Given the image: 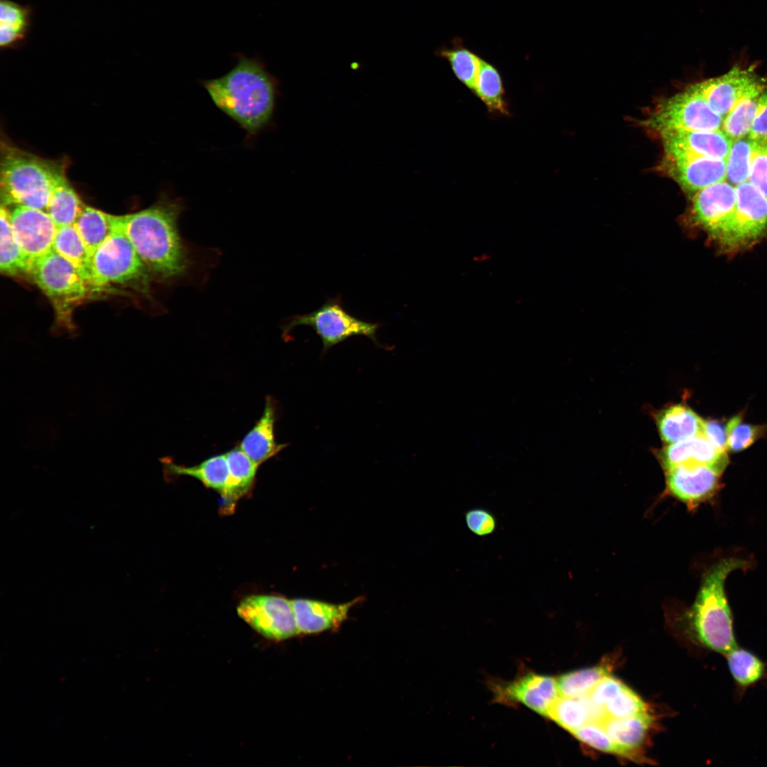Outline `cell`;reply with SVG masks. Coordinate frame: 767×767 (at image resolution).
I'll use <instances>...</instances> for the list:
<instances>
[{"instance_id":"cell-1","label":"cell","mask_w":767,"mask_h":767,"mask_svg":"<svg viewBox=\"0 0 767 767\" xmlns=\"http://www.w3.org/2000/svg\"><path fill=\"white\" fill-rule=\"evenodd\" d=\"M184 209L181 199L164 195L143 210L114 215V229L126 236L149 273L163 281L183 277L192 263L178 227Z\"/></svg>"},{"instance_id":"cell-2","label":"cell","mask_w":767,"mask_h":767,"mask_svg":"<svg viewBox=\"0 0 767 767\" xmlns=\"http://www.w3.org/2000/svg\"><path fill=\"white\" fill-rule=\"evenodd\" d=\"M236 58L229 72L202 85L218 109L254 135L272 119L278 81L259 58L243 54Z\"/></svg>"},{"instance_id":"cell-3","label":"cell","mask_w":767,"mask_h":767,"mask_svg":"<svg viewBox=\"0 0 767 767\" xmlns=\"http://www.w3.org/2000/svg\"><path fill=\"white\" fill-rule=\"evenodd\" d=\"M749 567L747 560L728 557L705 573L690 613L695 638L705 648L725 656L737 646L724 584L731 572Z\"/></svg>"},{"instance_id":"cell-4","label":"cell","mask_w":767,"mask_h":767,"mask_svg":"<svg viewBox=\"0 0 767 767\" xmlns=\"http://www.w3.org/2000/svg\"><path fill=\"white\" fill-rule=\"evenodd\" d=\"M1 205L45 210L58 179L65 173L62 162L45 159L7 143L1 148Z\"/></svg>"},{"instance_id":"cell-5","label":"cell","mask_w":767,"mask_h":767,"mask_svg":"<svg viewBox=\"0 0 767 767\" xmlns=\"http://www.w3.org/2000/svg\"><path fill=\"white\" fill-rule=\"evenodd\" d=\"M28 273L49 298L59 317H68L73 306L97 291L80 269L53 250L36 260Z\"/></svg>"},{"instance_id":"cell-6","label":"cell","mask_w":767,"mask_h":767,"mask_svg":"<svg viewBox=\"0 0 767 767\" xmlns=\"http://www.w3.org/2000/svg\"><path fill=\"white\" fill-rule=\"evenodd\" d=\"M724 118L691 86L658 103L645 126L661 135L670 132L722 130Z\"/></svg>"},{"instance_id":"cell-7","label":"cell","mask_w":767,"mask_h":767,"mask_svg":"<svg viewBox=\"0 0 767 767\" xmlns=\"http://www.w3.org/2000/svg\"><path fill=\"white\" fill-rule=\"evenodd\" d=\"M298 325L311 327L322 343V353L333 346L354 336H364L380 346L376 332L381 325L362 320L349 313L343 307L342 297L328 299L320 308L304 315H296L283 327V335Z\"/></svg>"},{"instance_id":"cell-8","label":"cell","mask_w":767,"mask_h":767,"mask_svg":"<svg viewBox=\"0 0 767 767\" xmlns=\"http://www.w3.org/2000/svg\"><path fill=\"white\" fill-rule=\"evenodd\" d=\"M148 273L126 236L115 229L91 257L89 277L97 291L136 281L146 287Z\"/></svg>"},{"instance_id":"cell-9","label":"cell","mask_w":767,"mask_h":767,"mask_svg":"<svg viewBox=\"0 0 767 767\" xmlns=\"http://www.w3.org/2000/svg\"><path fill=\"white\" fill-rule=\"evenodd\" d=\"M733 216L717 241L730 251L742 249L767 235V197L749 181L736 186Z\"/></svg>"},{"instance_id":"cell-10","label":"cell","mask_w":767,"mask_h":767,"mask_svg":"<svg viewBox=\"0 0 767 767\" xmlns=\"http://www.w3.org/2000/svg\"><path fill=\"white\" fill-rule=\"evenodd\" d=\"M237 614L251 627L269 639L281 641L299 635L289 600L276 595H251L237 607Z\"/></svg>"},{"instance_id":"cell-11","label":"cell","mask_w":767,"mask_h":767,"mask_svg":"<svg viewBox=\"0 0 767 767\" xmlns=\"http://www.w3.org/2000/svg\"><path fill=\"white\" fill-rule=\"evenodd\" d=\"M723 118L744 97L764 90V80L751 66L736 65L727 72L690 85Z\"/></svg>"},{"instance_id":"cell-12","label":"cell","mask_w":767,"mask_h":767,"mask_svg":"<svg viewBox=\"0 0 767 767\" xmlns=\"http://www.w3.org/2000/svg\"><path fill=\"white\" fill-rule=\"evenodd\" d=\"M491 687L496 701L505 705L521 704L546 717L560 696L556 678L533 672L510 682H494Z\"/></svg>"},{"instance_id":"cell-13","label":"cell","mask_w":767,"mask_h":767,"mask_svg":"<svg viewBox=\"0 0 767 767\" xmlns=\"http://www.w3.org/2000/svg\"><path fill=\"white\" fill-rule=\"evenodd\" d=\"M736 199V187L727 180L709 185L694 194L691 220L717 241L733 216Z\"/></svg>"},{"instance_id":"cell-14","label":"cell","mask_w":767,"mask_h":767,"mask_svg":"<svg viewBox=\"0 0 767 767\" xmlns=\"http://www.w3.org/2000/svg\"><path fill=\"white\" fill-rule=\"evenodd\" d=\"M10 221L30 268L36 260L52 251L58 227L46 211L20 205L10 212Z\"/></svg>"},{"instance_id":"cell-15","label":"cell","mask_w":767,"mask_h":767,"mask_svg":"<svg viewBox=\"0 0 767 767\" xmlns=\"http://www.w3.org/2000/svg\"><path fill=\"white\" fill-rule=\"evenodd\" d=\"M666 472L670 494L692 508L712 498L719 486L721 474L705 464L684 463Z\"/></svg>"},{"instance_id":"cell-16","label":"cell","mask_w":767,"mask_h":767,"mask_svg":"<svg viewBox=\"0 0 767 767\" xmlns=\"http://www.w3.org/2000/svg\"><path fill=\"white\" fill-rule=\"evenodd\" d=\"M660 136L665 156L672 158L704 157L727 161L732 143L722 130L670 132Z\"/></svg>"},{"instance_id":"cell-17","label":"cell","mask_w":767,"mask_h":767,"mask_svg":"<svg viewBox=\"0 0 767 767\" xmlns=\"http://www.w3.org/2000/svg\"><path fill=\"white\" fill-rule=\"evenodd\" d=\"M660 168L684 190L695 194L726 180L727 161L704 157L672 158L665 156Z\"/></svg>"},{"instance_id":"cell-18","label":"cell","mask_w":767,"mask_h":767,"mask_svg":"<svg viewBox=\"0 0 767 767\" xmlns=\"http://www.w3.org/2000/svg\"><path fill=\"white\" fill-rule=\"evenodd\" d=\"M357 599L332 604L309 599L291 600L299 634H312L339 628Z\"/></svg>"},{"instance_id":"cell-19","label":"cell","mask_w":767,"mask_h":767,"mask_svg":"<svg viewBox=\"0 0 767 767\" xmlns=\"http://www.w3.org/2000/svg\"><path fill=\"white\" fill-rule=\"evenodd\" d=\"M658 455L665 470L684 463H697L721 474L729 462L726 452L718 450L704 435L668 444Z\"/></svg>"},{"instance_id":"cell-20","label":"cell","mask_w":767,"mask_h":767,"mask_svg":"<svg viewBox=\"0 0 767 767\" xmlns=\"http://www.w3.org/2000/svg\"><path fill=\"white\" fill-rule=\"evenodd\" d=\"M276 408L272 398L266 399L260 418L246 434L239 447L259 465L273 457L286 445L275 440Z\"/></svg>"},{"instance_id":"cell-21","label":"cell","mask_w":767,"mask_h":767,"mask_svg":"<svg viewBox=\"0 0 767 767\" xmlns=\"http://www.w3.org/2000/svg\"><path fill=\"white\" fill-rule=\"evenodd\" d=\"M656 423L661 439L673 444L703 435L705 421L690 408L678 404L659 412Z\"/></svg>"},{"instance_id":"cell-22","label":"cell","mask_w":767,"mask_h":767,"mask_svg":"<svg viewBox=\"0 0 767 767\" xmlns=\"http://www.w3.org/2000/svg\"><path fill=\"white\" fill-rule=\"evenodd\" d=\"M164 470L173 476H188L197 479L205 486L219 492L222 496L225 492L228 478L229 467L225 454L214 455L204 460L200 464L186 467L178 464L170 460H163Z\"/></svg>"},{"instance_id":"cell-23","label":"cell","mask_w":767,"mask_h":767,"mask_svg":"<svg viewBox=\"0 0 767 767\" xmlns=\"http://www.w3.org/2000/svg\"><path fill=\"white\" fill-rule=\"evenodd\" d=\"M32 11L10 0L0 1V45L13 48L22 45L31 23Z\"/></svg>"},{"instance_id":"cell-24","label":"cell","mask_w":767,"mask_h":767,"mask_svg":"<svg viewBox=\"0 0 767 767\" xmlns=\"http://www.w3.org/2000/svg\"><path fill=\"white\" fill-rule=\"evenodd\" d=\"M224 454L229 467V478L222 496L234 501L247 494L252 488L259 465L239 446Z\"/></svg>"},{"instance_id":"cell-25","label":"cell","mask_w":767,"mask_h":767,"mask_svg":"<svg viewBox=\"0 0 767 767\" xmlns=\"http://www.w3.org/2000/svg\"><path fill=\"white\" fill-rule=\"evenodd\" d=\"M651 722V717L645 712L626 718L607 717L602 724L613 741L635 754L643 742Z\"/></svg>"},{"instance_id":"cell-26","label":"cell","mask_w":767,"mask_h":767,"mask_svg":"<svg viewBox=\"0 0 767 767\" xmlns=\"http://www.w3.org/2000/svg\"><path fill=\"white\" fill-rule=\"evenodd\" d=\"M85 206L64 173L53 188L45 211L60 227L72 225Z\"/></svg>"},{"instance_id":"cell-27","label":"cell","mask_w":767,"mask_h":767,"mask_svg":"<svg viewBox=\"0 0 767 767\" xmlns=\"http://www.w3.org/2000/svg\"><path fill=\"white\" fill-rule=\"evenodd\" d=\"M73 225L92 257L114 231V215L85 205Z\"/></svg>"},{"instance_id":"cell-28","label":"cell","mask_w":767,"mask_h":767,"mask_svg":"<svg viewBox=\"0 0 767 767\" xmlns=\"http://www.w3.org/2000/svg\"><path fill=\"white\" fill-rule=\"evenodd\" d=\"M474 93L489 111L504 115L508 114L500 73L492 64L483 59L481 61Z\"/></svg>"},{"instance_id":"cell-29","label":"cell","mask_w":767,"mask_h":767,"mask_svg":"<svg viewBox=\"0 0 767 767\" xmlns=\"http://www.w3.org/2000/svg\"><path fill=\"white\" fill-rule=\"evenodd\" d=\"M1 250L0 268L2 273L14 275L28 273L29 266L13 234L10 221V211L2 205L0 212Z\"/></svg>"},{"instance_id":"cell-30","label":"cell","mask_w":767,"mask_h":767,"mask_svg":"<svg viewBox=\"0 0 767 767\" xmlns=\"http://www.w3.org/2000/svg\"><path fill=\"white\" fill-rule=\"evenodd\" d=\"M52 250L74 264L90 280L91 256L73 224L58 227Z\"/></svg>"},{"instance_id":"cell-31","label":"cell","mask_w":767,"mask_h":767,"mask_svg":"<svg viewBox=\"0 0 767 767\" xmlns=\"http://www.w3.org/2000/svg\"><path fill=\"white\" fill-rule=\"evenodd\" d=\"M725 656L729 672L739 687L751 686L764 675V663L751 651L737 646Z\"/></svg>"},{"instance_id":"cell-32","label":"cell","mask_w":767,"mask_h":767,"mask_svg":"<svg viewBox=\"0 0 767 767\" xmlns=\"http://www.w3.org/2000/svg\"><path fill=\"white\" fill-rule=\"evenodd\" d=\"M437 55L449 62L457 79L474 92L482 58L459 43L439 49Z\"/></svg>"},{"instance_id":"cell-33","label":"cell","mask_w":767,"mask_h":767,"mask_svg":"<svg viewBox=\"0 0 767 767\" xmlns=\"http://www.w3.org/2000/svg\"><path fill=\"white\" fill-rule=\"evenodd\" d=\"M764 90L744 97L724 117L722 131L731 141L748 136Z\"/></svg>"},{"instance_id":"cell-34","label":"cell","mask_w":767,"mask_h":767,"mask_svg":"<svg viewBox=\"0 0 767 767\" xmlns=\"http://www.w3.org/2000/svg\"><path fill=\"white\" fill-rule=\"evenodd\" d=\"M609 671L599 665L567 673L557 679L560 696L580 697L587 695Z\"/></svg>"},{"instance_id":"cell-35","label":"cell","mask_w":767,"mask_h":767,"mask_svg":"<svg viewBox=\"0 0 767 767\" xmlns=\"http://www.w3.org/2000/svg\"><path fill=\"white\" fill-rule=\"evenodd\" d=\"M548 718L570 733L590 722L584 696L580 697L560 696L553 705Z\"/></svg>"},{"instance_id":"cell-36","label":"cell","mask_w":767,"mask_h":767,"mask_svg":"<svg viewBox=\"0 0 767 767\" xmlns=\"http://www.w3.org/2000/svg\"><path fill=\"white\" fill-rule=\"evenodd\" d=\"M756 143L748 136L732 141L727 159L726 180L734 186L749 180Z\"/></svg>"},{"instance_id":"cell-37","label":"cell","mask_w":767,"mask_h":767,"mask_svg":"<svg viewBox=\"0 0 767 767\" xmlns=\"http://www.w3.org/2000/svg\"><path fill=\"white\" fill-rule=\"evenodd\" d=\"M581 742L603 752L633 759L636 754L617 745L605 731L602 723L588 722L571 733Z\"/></svg>"},{"instance_id":"cell-38","label":"cell","mask_w":767,"mask_h":767,"mask_svg":"<svg viewBox=\"0 0 767 767\" xmlns=\"http://www.w3.org/2000/svg\"><path fill=\"white\" fill-rule=\"evenodd\" d=\"M727 433V450L739 452L751 445L766 431L763 425L743 423L741 416L736 415L726 424Z\"/></svg>"},{"instance_id":"cell-39","label":"cell","mask_w":767,"mask_h":767,"mask_svg":"<svg viewBox=\"0 0 767 767\" xmlns=\"http://www.w3.org/2000/svg\"><path fill=\"white\" fill-rule=\"evenodd\" d=\"M604 707L607 717L612 718H626L647 712L641 698L626 685Z\"/></svg>"},{"instance_id":"cell-40","label":"cell","mask_w":767,"mask_h":767,"mask_svg":"<svg viewBox=\"0 0 767 767\" xmlns=\"http://www.w3.org/2000/svg\"><path fill=\"white\" fill-rule=\"evenodd\" d=\"M467 528L474 535L484 537L492 534L497 526L496 518L489 511L473 508L464 514Z\"/></svg>"},{"instance_id":"cell-41","label":"cell","mask_w":767,"mask_h":767,"mask_svg":"<svg viewBox=\"0 0 767 767\" xmlns=\"http://www.w3.org/2000/svg\"><path fill=\"white\" fill-rule=\"evenodd\" d=\"M748 181L767 197V142L756 143Z\"/></svg>"},{"instance_id":"cell-42","label":"cell","mask_w":767,"mask_h":767,"mask_svg":"<svg viewBox=\"0 0 767 767\" xmlns=\"http://www.w3.org/2000/svg\"><path fill=\"white\" fill-rule=\"evenodd\" d=\"M624 685L619 679L607 675L598 682L587 695L594 703L604 707Z\"/></svg>"},{"instance_id":"cell-43","label":"cell","mask_w":767,"mask_h":767,"mask_svg":"<svg viewBox=\"0 0 767 767\" xmlns=\"http://www.w3.org/2000/svg\"><path fill=\"white\" fill-rule=\"evenodd\" d=\"M748 137L758 144L767 142V89L761 94L758 110Z\"/></svg>"},{"instance_id":"cell-44","label":"cell","mask_w":767,"mask_h":767,"mask_svg":"<svg viewBox=\"0 0 767 767\" xmlns=\"http://www.w3.org/2000/svg\"><path fill=\"white\" fill-rule=\"evenodd\" d=\"M703 435L719 451L726 452L727 433L726 425L716 420L705 421Z\"/></svg>"}]
</instances>
